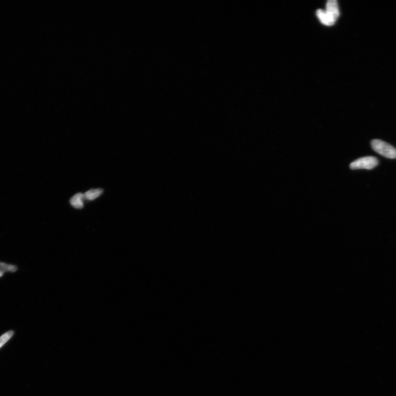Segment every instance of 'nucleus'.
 <instances>
[{
    "mask_svg": "<svg viewBox=\"0 0 396 396\" xmlns=\"http://www.w3.org/2000/svg\"><path fill=\"white\" fill-rule=\"evenodd\" d=\"M372 147L374 151L384 157L390 159L396 158V149L390 144L381 140H373Z\"/></svg>",
    "mask_w": 396,
    "mask_h": 396,
    "instance_id": "1",
    "label": "nucleus"
},
{
    "mask_svg": "<svg viewBox=\"0 0 396 396\" xmlns=\"http://www.w3.org/2000/svg\"><path fill=\"white\" fill-rule=\"evenodd\" d=\"M14 334V331L9 330L0 337V348H1L2 346H3L7 342L11 339Z\"/></svg>",
    "mask_w": 396,
    "mask_h": 396,
    "instance_id": "8",
    "label": "nucleus"
},
{
    "mask_svg": "<svg viewBox=\"0 0 396 396\" xmlns=\"http://www.w3.org/2000/svg\"><path fill=\"white\" fill-rule=\"evenodd\" d=\"M378 165V160L373 157H367L356 160L350 165L352 170L367 169L371 170Z\"/></svg>",
    "mask_w": 396,
    "mask_h": 396,
    "instance_id": "2",
    "label": "nucleus"
},
{
    "mask_svg": "<svg viewBox=\"0 0 396 396\" xmlns=\"http://www.w3.org/2000/svg\"><path fill=\"white\" fill-rule=\"evenodd\" d=\"M325 11L335 23L340 14L339 5L336 0H329L326 3Z\"/></svg>",
    "mask_w": 396,
    "mask_h": 396,
    "instance_id": "3",
    "label": "nucleus"
},
{
    "mask_svg": "<svg viewBox=\"0 0 396 396\" xmlns=\"http://www.w3.org/2000/svg\"><path fill=\"white\" fill-rule=\"evenodd\" d=\"M18 270V267L17 265L0 261V279L3 277L7 273L13 274V273L17 272Z\"/></svg>",
    "mask_w": 396,
    "mask_h": 396,
    "instance_id": "4",
    "label": "nucleus"
},
{
    "mask_svg": "<svg viewBox=\"0 0 396 396\" xmlns=\"http://www.w3.org/2000/svg\"><path fill=\"white\" fill-rule=\"evenodd\" d=\"M84 196L81 193L75 195L70 200L71 205L76 208L81 209L84 206L83 199Z\"/></svg>",
    "mask_w": 396,
    "mask_h": 396,
    "instance_id": "5",
    "label": "nucleus"
},
{
    "mask_svg": "<svg viewBox=\"0 0 396 396\" xmlns=\"http://www.w3.org/2000/svg\"><path fill=\"white\" fill-rule=\"evenodd\" d=\"M103 190L102 189L90 190L85 193L84 195V198L88 200H93L102 195Z\"/></svg>",
    "mask_w": 396,
    "mask_h": 396,
    "instance_id": "7",
    "label": "nucleus"
},
{
    "mask_svg": "<svg viewBox=\"0 0 396 396\" xmlns=\"http://www.w3.org/2000/svg\"><path fill=\"white\" fill-rule=\"evenodd\" d=\"M318 18L323 24L331 26L334 25L335 23L329 17L327 14L326 13L325 10L323 9H318L317 12Z\"/></svg>",
    "mask_w": 396,
    "mask_h": 396,
    "instance_id": "6",
    "label": "nucleus"
}]
</instances>
